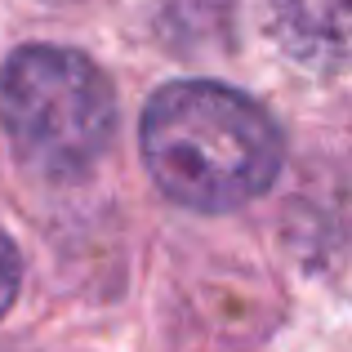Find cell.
<instances>
[{
	"label": "cell",
	"instance_id": "6da1fadb",
	"mask_svg": "<svg viewBox=\"0 0 352 352\" xmlns=\"http://www.w3.org/2000/svg\"><path fill=\"white\" fill-rule=\"evenodd\" d=\"M143 161L170 201L223 214L281 174V129L241 89L174 80L143 112Z\"/></svg>",
	"mask_w": 352,
	"mask_h": 352
},
{
	"label": "cell",
	"instance_id": "7a4b0ae2",
	"mask_svg": "<svg viewBox=\"0 0 352 352\" xmlns=\"http://www.w3.org/2000/svg\"><path fill=\"white\" fill-rule=\"evenodd\" d=\"M0 120L14 156L41 179H85L116 134L107 76L76 50L32 45L0 72Z\"/></svg>",
	"mask_w": 352,
	"mask_h": 352
},
{
	"label": "cell",
	"instance_id": "3957f363",
	"mask_svg": "<svg viewBox=\"0 0 352 352\" xmlns=\"http://www.w3.org/2000/svg\"><path fill=\"white\" fill-rule=\"evenodd\" d=\"M281 50L321 72L352 67V0H267Z\"/></svg>",
	"mask_w": 352,
	"mask_h": 352
},
{
	"label": "cell",
	"instance_id": "277c9868",
	"mask_svg": "<svg viewBox=\"0 0 352 352\" xmlns=\"http://www.w3.org/2000/svg\"><path fill=\"white\" fill-rule=\"evenodd\" d=\"M18 281H23V263H18V250H14V241L0 232V317H5L9 303H14Z\"/></svg>",
	"mask_w": 352,
	"mask_h": 352
}]
</instances>
